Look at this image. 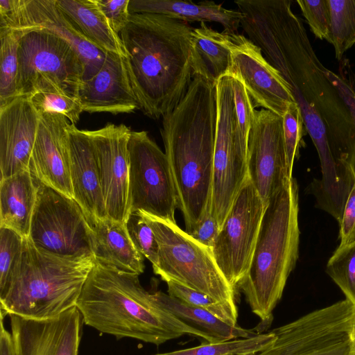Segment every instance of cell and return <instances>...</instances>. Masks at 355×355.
I'll use <instances>...</instances> for the list:
<instances>
[{"instance_id": "1", "label": "cell", "mask_w": 355, "mask_h": 355, "mask_svg": "<svg viewBox=\"0 0 355 355\" xmlns=\"http://www.w3.org/2000/svg\"><path fill=\"white\" fill-rule=\"evenodd\" d=\"M192 29L166 15L134 13L119 33L140 110L151 119L173 111L193 78Z\"/></svg>"}, {"instance_id": "2", "label": "cell", "mask_w": 355, "mask_h": 355, "mask_svg": "<svg viewBox=\"0 0 355 355\" xmlns=\"http://www.w3.org/2000/svg\"><path fill=\"white\" fill-rule=\"evenodd\" d=\"M217 121L216 84L196 76L160 130L187 232L211 210Z\"/></svg>"}, {"instance_id": "3", "label": "cell", "mask_w": 355, "mask_h": 355, "mask_svg": "<svg viewBox=\"0 0 355 355\" xmlns=\"http://www.w3.org/2000/svg\"><path fill=\"white\" fill-rule=\"evenodd\" d=\"M76 307L86 325L118 339L131 338L156 345L185 334L204 339L163 307L154 293L145 290L139 275L96 261Z\"/></svg>"}, {"instance_id": "4", "label": "cell", "mask_w": 355, "mask_h": 355, "mask_svg": "<svg viewBox=\"0 0 355 355\" xmlns=\"http://www.w3.org/2000/svg\"><path fill=\"white\" fill-rule=\"evenodd\" d=\"M299 189L287 180L266 207L249 270L239 285L251 311L269 324L299 256Z\"/></svg>"}, {"instance_id": "5", "label": "cell", "mask_w": 355, "mask_h": 355, "mask_svg": "<svg viewBox=\"0 0 355 355\" xmlns=\"http://www.w3.org/2000/svg\"><path fill=\"white\" fill-rule=\"evenodd\" d=\"M94 262V257L54 254L24 239L20 265L0 291L1 311L44 320L76 306Z\"/></svg>"}, {"instance_id": "6", "label": "cell", "mask_w": 355, "mask_h": 355, "mask_svg": "<svg viewBox=\"0 0 355 355\" xmlns=\"http://www.w3.org/2000/svg\"><path fill=\"white\" fill-rule=\"evenodd\" d=\"M140 212V211H139ZM152 228L159 247L155 274L204 293L238 312L235 289L218 267L211 250L178 225L140 212Z\"/></svg>"}, {"instance_id": "7", "label": "cell", "mask_w": 355, "mask_h": 355, "mask_svg": "<svg viewBox=\"0 0 355 355\" xmlns=\"http://www.w3.org/2000/svg\"><path fill=\"white\" fill-rule=\"evenodd\" d=\"M19 96L58 90L78 97L84 64L73 46L55 33L45 29L24 31L19 42Z\"/></svg>"}, {"instance_id": "8", "label": "cell", "mask_w": 355, "mask_h": 355, "mask_svg": "<svg viewBox=\"0 0 355 355\" xmlns=\"http://www.w3.org/2000/svg\"><path fill=\"white\" fill-rule=\"evenodd\" d=\"M216 87L217 121L211 214L221 229L248 178V144L243 140L239 130L231 76L222 77Z\"/></svg>"}, {"instance_id": "9", "label": "cell", "mask_w": 355, "mask_h": 355, "mask_svg": "<svg viewBox=\"0 0 355 355\" xmlns=\"http://www.w3.org/2000/svg\"><path fill=\"white\" fill-rule=\"evenodd\" d=\"M354 304L345 299L272 330L270 345L250 355H354Z\"/></svg>"}, {"instance_id": "10", "label": "cell", "mask_w": 355, "mask_h": 355, "mask_svg": "<svg viewBox=\"0 0 355 355\" xmlns=\"http://www.w3.org/2000/svg\"><path fill=\"white\" fill-rule=\"evenodd\" d=\"M128 149L130 214L144 212L176 223L177 198L165 153L146 131H131Z\"/></svg>"}, {"instance_id": "11", "label": "cell", "mask_w": 355, "mask_h": 355, "mask_svg": "<svg viewBox=\"0 0 355 355\" xmlns=\"http://www.w3.org/2000/svg\"><path fill=\"white\" fill-rule=\"evenodd\" d=\"M28 239L54 254L94 257L86 215L71 198L39 182Z\"/></svg>"}, {"instance_id": "12", "label": "cell", "mask_w": 355, "mask_h": 355, "mask_svg": "<svg viewBox=\"0 0 355 355\" xmlns=\"http://www.w3.org/2000/svg\"><path fill=\"white\" fill-rule=\"evenodd\" d=\"M265 209L248 176L211 248L218 267L235 290L249 270Z\"/></svg>"}, {"instance_id": "13", "label": "cell", "mask_w": 355, "mask_h": 355, "mask_svg": "<svg viewBox=\"0 0 355 355\" xmlns=\"http://www.w3.org/2000/svg\"><path fill=\"white\" fill-rule=\"evenodd\" d=\"M248 176L266 207L285 182L289 171L283 119L264 109L256 110L248 141Z\"/></svg>"}, {"instance_id": "14", "label": "cell", "mask_w": 355, "mask_h": 355, "mask_svg": "<svg viewBox=\"0 0 355 355\" xmlns=\"http://www.w3.org/2000/svg\"><path fill=\"white\" fill-rule=\"evenodd\" d=\"M230 75L243 83L254 107H262L283 117L296 103L289 84L264 58L261 49L245 36L231 33Z\"/></svg>"}, {"instance_id": "15", "label": "cell", "mask_w": 355, "mask_h": 355, "mask_svg": "<svg viewBox=\"0 0 355 355\" xmlns=\"http://www.w3.org/2000/svg\"><path fill=\"white\" fill-rule=\"evenodd\" d=\"M131 130L124 124L107 123L89 130L97 159L107 216L126 223L129 210V153Z\"/></svg>"}, {"instance_id": "16", "label": "cell", "mask_w": 355, "mask_h": 355, "mask_svg": "<svg viewBox=\"0 0 355 355\" xmlns=\"http://www.w3.org/2000/svg\"><path fill=\"white\" fill-rule=\"evenodd\" d=\"M15 355H78L83 318L76 306L49 319L10 315Z\"/></svg>"}, {"instance_id": "17", "label": "cell", "mask_w": 355, "mask_h": 355, "mask_svg": "<svg viewBox=\"0 0 355 355\" xmlns=\"http://www.w3.org/2000/svg\"><path fill=\"white\" fill-rule=\"evenodd\" d=\"M63 115L40 114L29 171L43 184L73 198L67 126Z\"/></svg>"}, {"instance_id": "18", "label": "cell", "mask_w": 355, "mask_h": 355, "mask_svg": "<svg viewBox=\"0 0 355 355\" xmlns=\"http://www.w3.org/2000/svg\"><path fill=\"white\" fill-rule=\"evenodd\" d=\"M40 121L29 96L0 107L1 180L29 170Z\"/></svg>"}, {"instance_id": "19", "label": "cell", "mask_w": 355, "mask_h": 355, "mask_svg": "<svg viewBox=\"0 0 355 355\" xmlns=\"http://www.w3.org/2000/svg\"><path fill=\"white\" fill-rule=\"evenodd\" d=\"M78 97L83 111L89 113L118 114L140 110L124 57L109 51L99 71L82 82Z\"/></svg>"}, {"instance_id": "20", "label": "cell", "mask_w": 355, "mask_h": 355, "mask_svg": "<svg viewBox=\"0 0 355 355\" xmlns=\"http://www.w3.org/2000/svg\"><path fill=\"white\" fill-rule=\"evenodd\" d=\"M14 31L45 29L67 40L85 67L84 80L101 69L106 52L87 41L58 8L55 0H21Z\"/></svg>"}, {"instance_id": "21", "label": "cell", "mask_w": 355, "mask_h": 355, "mask_svg": "<svg viewBox=\"0 0 355 355\" xmlns=\"http://www.w3.org/2000/svg\"><path fill=\"white\" fill-rule=\"evenodd\" d=\"M70 170L73 199L86 216L107 217L94 145L89 130L68 125Z\"/></svg>"}, {"instance_id": "22", "label": "cell", "mask_w": 355, "mask_h": 355, "mask_svg": "<svg viewBox=\"0 0 355 355\" xmlns=\"http://www.w3.org/2000/svg\"><path fill=\"white\" fill-rule=\"evenodd\" d=\"M86 217L95 261L122 271L141 275L145 268L144 257L132 243L126 223L108 217Z\"/></svg>"}, {"instance_id": "23", "label": "cell", "mask_w": 355, "mask_h": 355, "mask_svg": "<svg viewBox=\"0 0 355 355\" xmlns=\"http://www.w3.org/2000/svg\"><path fill=\"white\" fill-rule=\"evenodd\" d=\"M129 12L163 15L186 22H217L224 28L223 32L228 33H237L243 17L239 10L225 8L213 1L195 3L190 1L130 0Z\"/></svg>"}, {"instance_id": "24", "label": "cell", "mask_w": 355, "mask_h": 355, "mask_svg": "<svg viewBox=\"0 0 355 355\" xmlns=\"http://www.w3.org/2000/svg\"><path fill=\"white\" fill-rule=\"evenodd\" d=\"M39 181L29 170L0 180V227L29 236Z\"/></svg>"}, {"instance_id": "25", "label": "cell", "mask_w": 355, "mask_h": 355, "mask_svg": "<svg viewBox=\"0 0 355 355\" xmlns=\"http://www.w3.org/2000/svg\"><path fill=\"white\" fill-rule=\"evenodd\" d=\"M231 33L218 32L204 21L191 31L193 77L201 76L216 84L232 68Z\"/></svg>"}, {"instance_id": "26", "label": "cell", "mask_w": 355, "mask_h": 355, "mask_svg": "<svg viewBox=\"0 0 355 355\" xmlns=\"http://www.w3.org/2000/svg\"><path fill=\"white\" fill-rule=\"evenodd\" d=\"M55 3L87 41L105 52L125 56L119 35L112 29L95 0H55Z\"/></svg>"}, {"instance_id": "27", "label": "cell", "mask_w": 355, "mask_h": 355, "mask_svg": "<svg viewBox=\"0 0 355 355\" xmlns=\"http://www.w3.org/2000/svg\"><path fill=\"white\" fill-rule=\"evenodd\" d=\"M160 304L184 323L200 331L207 343L227 341L249 338L259 333L232 326L211 313L190 306L161 291L154 292Z\"/></svg>"}, {"instance_id": "28", "label": "cell", "mask_w": 355, "mask_h": 355, "mask_svg": "<svg viewBox=\"0 0 355 355\" xmlns=\"http://www.w3.org/2000/svg\"><path fill=\"white\" fill-rule=\"evenodd\" d=\"M21 31H0V107L18 97L19 46Z\"/></svg>"}, {"instance_id": "29", "label": "cell", "mask_w": 355, "mask_h": 355, "mask_svg": "<svg viewBox=\"0 0 355 355\" xmlns=\"http://www.w3.org/2000/svg\"><path fill=\"white\" fill-rule=\"evenodd\" d=\"M275 338V334L270 331L249 338L207 343L194 347L155 355H250L266 349L271 345Z\"/></svg>"}, {"instance_id": "30", "label": "cell", "mask_w": 355, "mask_h": 355, "mask_svg": "<svg viewBox=\"0 0 355 355\" xmlns=\"http://www.w3.org/2000/svg\"><path fill=\"white\" fill-rule=\"evenodd\" d=\"M331 15L330 44L336 58L355 46V0H328Z\"/></svg>"}, {"instance_id": "31", "label": "cell", "mask_w": 355, "mask_h": 355, "mask_svg": "<svg viewBox=\"0 0 355 355\" xmlns=\"http://www.w3.org/2000/svg\"><path fill=\"white\" fill-rule=\"evenodd\" d=\"M326 272L345 299L355 304V241L337 248L327 261Z\"/></svg>"}, {"instance_id": "32", "label": "cell", "mask_w": 355, "mask_h": 355, "mask_svg": "<svg viewBox=\"0 0 355 355\" xmlns=\"http://www.w3.org/2000/svg\"><path fill=\"white\" fill-rule=\"evenodd\" d=\"M166 283L168 295L190 306L206 310L228 324L237 326V311L199 291L171 280Z\"/></svg>"}, {"instance_id": "33", "label": "cell", "mask_w": 355, "mask_h": 355, "mask_svg": "<svg viewBox=\"0 0 355 355\" xmlns=\"http://www.w3.org/2000/svg\"><path fill=\"white\" fill-rule=\"evenodd\" d=\"M33 105L40 114L45 113L60 114L76 125L83 112L79 98L58 90H44L29 96Z\"/></svg>"}, {"instance_id": "34", "label": "cell", "mask_w": 355, "mask_h": 355, "mask_svg": "<svg viewBox=\"0 0 355 355\" xmlns=\"http://www.w3.org/2000/svg\"><path fill=\"white\" fill-rule=\"evenodd\" d=\"M24 240L14 230L0 227V291L8 285L20 265Z\"/></svg>"}, {"instance_id": "35", "label": "cell", "mask_w": 355, "mask_h": 355, "mask_svg": "<svg viewBox=\"0 0 355 355\" xmlns=\"http://www.w3.org/2000/svg\"><path fill=\"white\" fill-rule=\"evenodd\" d=\"M282 119L288 165L292 174L294 162L300 156V148L304 145L303 136L307 132L301 110L297 103L289 105Z\"/></svg>"}, {"instance_id": "36", "label": "cell", "mask_w": 355, "mask_h": 355, "mask_svg": "<svg viewBox=\"0 0 355 355\" xmlns=\"http://www.w3.org/2000/svg\"><path fill=\"white\" fill-rule=\"evenodd\" d=\"M130 237L137 250L152 263H158L159 247L155 235L141 214L130 213L126 221Z\"/></svg>"}, {"instance_id": "37", "label": "cell", "mask_w": 355, "mask_h": 355, "mask_svg": "<svg viewBox=\"0 0 355 355\" xmlns=\"http://www.w3.org/2000/svg\"><path fill=\"white\" fill-rule=\"evenodd\" d=\"M296 2L314 35L330 42L331 15L328 0H297Z\"/></svg>"}, {"instance_id": "38", "label": "cell", "mask_w": 355, "mask_h": 355, "mask_svg": "<svg viewBox=\"0 0 355 355\" xmlns=\"http://www.w3.org/2000/svg\"><path fill=\"white\" fill-rule=\"evenodd\" d=\"M230 76L239 130L243 140L248 144L256 110L243 82L236 76Z\"/></svg>"}, {"instance_id": "39", "label": "cell", "mask_w": 355, "mask_h": 355, "mask_svg": "<svg viewBox=\"0 0 355 355\" xmlns=\"http://www.w3.org/2000/svg\"><path fill=\"white\" fill-rule=\"evenodd\" d=\"M130 0H95L100 11L107 20L112 29L119 35L127 25Z\"/></svg>"}, {"instance_id": "40", "label": "cell", "mask_w": 355, "mask_h": 355, "mask_svg": "<svg viewBox=\"0 0 355 355\" xmlns=\"http://www.w3.org/2000/svg\"><path fill=\"white\" fill-rule=\"evenodd\" d=\"M340 225L339 247L355 241V182L347 197Z\"/></svg>"}, {"instance_id": "41", "label": "cell", "mask_w": 355, "mask_h": 355, "mask_svg": "<svg viewBox=\"0 0 355 355\" xmlns=\"http://www.w3.org/2000/svg\"><path fill=\"white\" fill-rule=\"evenodd\" d=\"M220 230L219 225L212 216L210 210L206 213L196 227L187 233L200 243L211 250Z\"/></svg>"}, {"instance_id": "42", "label": "cell", "mask_w": 355, "mask_h": 355, "mask_svg": "<svg viewBox=\"0 0 355 355\" xmlns=\"http://www.w3.org/2000/svg\"><path fill=\"white\" fill-rule=\"evenodd\" d=\"M326 75L345 104L355 125V91L346 80L330 70H326Z\"/></svg>"}, {"instance_id": "43", "label": "cell", "mask_w": 355, "mask_h": 355, "mask_svg": "<svg viewBox=\"0 0 355 355\" xmlns=\"http://www.w3.org/2000/svg\"><path fill=\"white\" fill-rule=\"evenodd\" d=\"M3 317L1 312L0 355H15L12 334L4 328Z\"/></svg>"}, {"instance_id": "44", "label": "cell", "mask_w": 355, "mask_h": 355, "mask_svg": "<svg viewBox=\"0 0 355 355\" xmlns=\"http://www.w3.org/2000/svg\"><path fill=\"white\" fill-rule=\"evenodd\" d=\"M352 338L354 349H355V304H354V310L352 323Z\"/></svg>"}, {"instance_id": "45", "label": "cell", "mask_w": 355, "mask_h": 355, "mask_svg": "<svg viewBox=\"0 0 355 355\" xmlns=\"http://www.w3.org/2000/svg\"><path fill=\"white\" fill-rule=\"evenodd\" d=\"M354 355H355V350H354Z\"/></svg>"}]
</instances>
